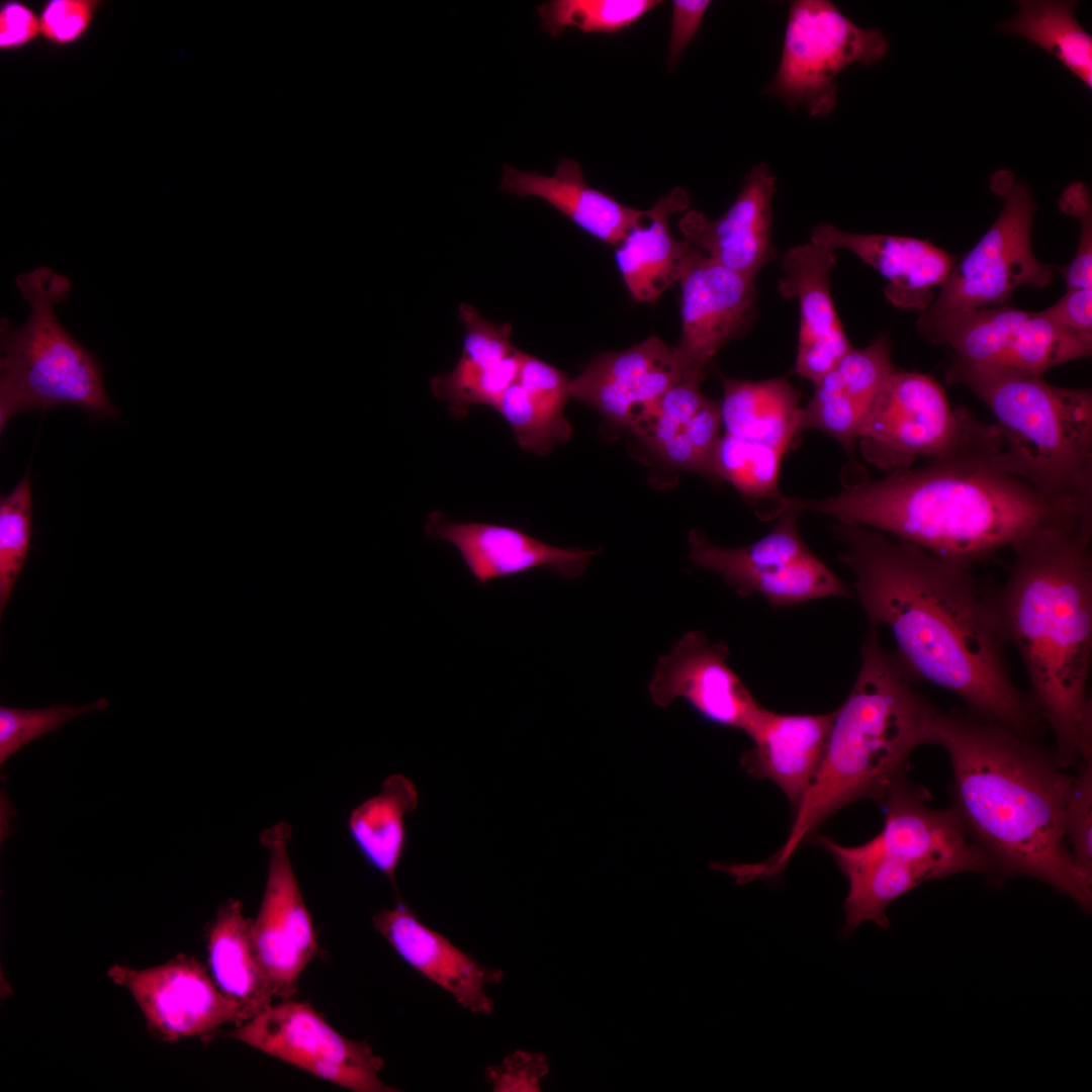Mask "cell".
<instances>
[{
  "label": "cell",
  "instance_id": "obj_1",
  "mask_svg": "<svg viewBox=\"0 0 1092 1092\" xmlns=\"http://www.w3.org/2000/svg\"><path fill=\"white\" fill-rule=\"evenodd\" d=\"M839 561L871 627H885L915 682L960 698L967 709L1023 735L1044 728L1015 684L994 587L967 568L877 530L836 522Z\"/></svg>",
  "mask_w": 1092,
  "mask_h": 1092
},
{
  "label": "cell",
  "instance_id": "obj_2",
  "mask_svg": "<svg viewBox=\"0 0 1092 1092\" xmlns=\"http://www.w3.org/2000/svg\"><path fill=\"white\" fill-rule=\"evenodd\" d=\"M933 745L951 766L950 806L985 857L987 878L1044 883L1089 914L1092 887L1077 873L1064 836L1073 776L1039 738L968 709H938Z\"/></svg>",
  "mask_w": 1092,
  "mask_h": 1092
},
{
  "label": "cell",
  "instance_id": "obj_3",
  "mask_svg": "<svg viewBox=\"0 0 1092 1092\" xmlns=\"http://www.w3.org/2000/svg\"><path fill=\"white\" fill-rule=\"evenodd\" d=\"M1000 458L926 463L862 479L823 498L784 495L780 508L868 527L967 568L1038 529L1092 519L1043 495L1007 471Z\"/></svg>",
  "mask_w": 1092,
  "mask_h": 1092
},
{
  "label": "cell",
  "instance_id": "obj_4",
  "mask_svg": "<svg viewBox=\"0 0 1092 1092\" xmlns=\"http://www.w3.org/2000/svg\"><path fill=\"white\" fill-rule=\"evenodd\" d=\"M1092 521L1036 530L1011 546L1006 580L994 587L1009 645L1019 653L1028 698L1067 768L1092 761Z\"/></svg>",
  "mask_w": 1092,
  "mask_h": 1092
},
{
  "label": "cell",
  "instance_id": "obj_5",
  "mask_svg": "<svg viewBox=\"0 0 1092 1092\" xmlns=\"http://www.w3.org/2000/svg\"><path fill=\"white\" fill-rule=\"evenodd\" d=\"M860 655L854 685L835 710L820 765L794 810L788 838L768 859L746 863L751 881L783 873L799 846L846 805L862 799L882 803L906 779L913 751L933 745L938 708L914 687L877 628H870Z\"/></svg>",
  "mask_w": 1092,
  "mask_h": 1092
},
{
  "label": "cell",
  "instance_id": "obj_6",
  "mask_svg": "<svg viewBox=\"0 0 1092 1092\" xmlns=\"http://www.w3.org/2000/svg\"><path fill=\"white\" fill-rule=\"evenodd\" d=\"M948 384L969 388L991 412L1001 463L1043 495L1092 514V391L1042 376L982 372L951 362Z\"/></svg>",
  "mask_w": 1092,
  "mask_h": 1092
},
{
  "label": "cell",
  "instance_id": "obj_7",
  "mask_svg": "<svg viewBox=\"0 0 1092 1092\" xmlns=\"http://www.w3.org/2000/svg\"><path fill=\"white\" fill-rule=\"evenodd\" d=\"M14 284L29 314L20 327L0 320V431L19 413L62 405L81 407L94 419H117L101 362L57 316L71 280L39 266L19 273Z\"/></svg>",
  "mask_w": 1092,
  "mask_h": 1092
},
{
  "label": "cell",
  "instance_id": "obj_8",
  "mask_svg": "<svg viewBox=\"0 0 1092 1092\" xmlns=\"http://www.w3.org/2000/svg\"><path fill=\"white\" fill-rule=\"evenodd\" d=\"M866 459L888 472L926 463L999 455L995 424L966 408H952L941 385L927 374L896 370L871 404L858 434Z\"/></svg>",
  "mask_w": 1092,
  "mask_h": 1092
},
{
  "label": "cell",
  "instance_id": "obj_9",
  "mask_svg": "<svg viewBox=\"0 0 1092 1092\" xmlns=\"http://www.w3.org/2000/svg\"><path fill=\"white\" fill-rule=\"evenodd\" d=\"M991 190L1003 198L997 219L977 245L954 263L936 298L918 320L934 321L1006 304L1020 286L1044 288L1054 267L1034 255L1031 229L1036 204L1027 184L1008 170L990 176Z\"/></svg>",
  "mask_w": 1092,
  "mask_h": 1092
},
{
  "label": "cell",
  "instance_id": "obj_10",
  "mask_svg": "<svg viewBox=\"0 0 1092 1092\" xmlns=\"http://www.w3.org/2000/svg\"><path fill=\"white\" fill-rule=\"evenodd\" d=\"M888 51L878 28H862L827 0L790 5L780 65L765 91L789 106L826 116L837 100L835 78L846 67L873 65Z\"/></svg>",
  "mask_w": 1092,
  "mask_h": 1092
},
{
  "label": "cell",
  "instance_id": "obj_11",
  "mask_svg": "<svg viewBox=\"0 0 1092 1092\" xmlns=\"http://www.w3.org/2000/svg\"><path fill=\"white\" fill-rule=\"evenodd\" d=\"M800 514L784 510L766 535L737 548L714 545L693 529L688 536L689 556L699 567L719 573L739 597L756 594L774 608L852 597L847 584L804 541L798 529Z\"/></svg>",
  "mask_w": 1092,
  "mask_h": 1092
},
{
  "label": "cell",
  "instance_id": "obj_12",
  "mask_svg": "<svg viewBox=\"0 0 1092 1092\" xmlns=\"http://www.w3.org/2000/svg\"><path fill=\"white\" fill-rule=\"evenodd\" d=\"M354 1092H393L384 1061L366 1041L345 1037L307 1002L283 999L224 1035Z\"/></svg>",
  "mask_w": 1092,
  "mask_h": 1092
},
{
  "label": "cell",
  "instance_id": "obj_13",
  "mask_svg": "<svg viewBox=\"0 0 1092 1092\" xmlns=\"http://www.w3.org/2000/svg\"><path fill=\"white\" fill-rule=\"evenodd\" d=\"M106 974L131 995L148 1031L165 1042L193 1037L208 1042L223 1024L237 1026L250 1018L217 988L208 969L193 956L179 953L145 969L115 964Z\"/></svg>",
  "mask_w": 1092,
  "mask_h": 1092
},
{
  "label": "cell",
  "instance_id": "obj_14",
  "mask_svg": "<svg viewBox=\"0 0 1092 1092\" xmlns=\"http://www.w3.org/2000/svg\"><path fill=\"white\" fill-rule=\"evenodd\" d=\"M291 827L279 822L266 828L261 843L268 851L265 889L252 921L255 947L277 998L289 999L317 952L312 920L290 856Z\"/></svg>",
  "mask_w": 1092,
  "mask_h": 1092
},
{
  "label": "cell",
  "instance_id": "obj_15",
  "mask_svg": "<svg viewBox=\"0 0 1092 1092\" xmlns=\"http://www.w3.org/2000/svg\"><path fill=\"white\" fill-rule=\"evenodd\" d=\"M678 282L681 333L672 351L680 380L700 383L712 358L744 328L754 306V279L691 246Z\"/></svg>",
  "mask_w": 1092,
  "mask_h": 1092
},
{
  "label": "cell",
  "instance_id": "obj_16",
  "mask_svg": "<svg viewBox=\"0 0 1092 1092\" xmlns=\"http://www.w3.org/2000/svg\"><path fill=\"white\" fill-rule=\"evenodd\" d=\"M728 646L699 630L687 632L658 658L648 691L654 704L685 699L707 721L746 734L762 707L729 666Z\"/></svg>",
  "mask_w": 1092,
  "mask_h": 1092
},
{
  "label": "cell",
  "instance_id": "obj_17",
  "mask_svg": "<svg viewBox=\"0 0 1092 1092\" xmlns=\"http://www.w3.org/2000/svg\"><path fill=\"white\" fill-rule=\"evenodd\" d=\"M679 380L672 348L650 336L626 350L595 357L570 380L569 392L611 423L638 436L664 393Z\"/></svg>",
  "mask_w": 1092,
  "mask_h": 1092
},
{
  "label": "cell",
  "instance_id": "obj_18",
  "mask_svg": "<svg viewBox=\"0 0 1092 1092\" xmlns=\"http://www.w3.org/2000/svg\"><path fill=\"white\" fill-rule=\"evenodd\" d=\"M424 529L430 538L452 544L479 584L537 568L574 579L599 553L556 547L508 525L450 521L440 511L428 515Z\"/></svg>",
  "mask_w": 1092,
  "mask_h": 1092
},
{
  "label": "cell",
  "instance_id": "obj_19",
  "mask_svg": "<svg viewBox=\"0 0 1092 1092\" xmlns=\"http://www.w3.org/2000/svg\"><path fill=\"white\" fill-rule=\"evenodd\" d=\"M371 921L405 964L449 993L461 1007L483 1015L493 1012L494 1002L486 989L502 983V970L483 966L458 948L425 924L400 898L392 907L377 911Z\"/></svg>",
  "mask_w": 1092,
  "mask_h": 1092
},
{
  "label": "cell",
  "instance_id": "obj_20",
  "mask_svg": "<svg viewBox=\"0 0 1092 1092\" xmlns=\"http://www.w3.org/2000/svg\"><path fill=\"white\" fill-rule=\"evenodd\" d=\"M835 254L809 243L791 248L782 261L779 291L799 304L800 327L795 372L816 383L852 348L835 309L830 273Z\"/></svg>",
  "mask_w": 1092,
  "mask_h": 1092
},
{
  "label": "cell",
  "instance_id": "obj_21",
  "mask_svg": "<svg viewBox=\"0 0 1092 1092\" xmlns=\"http://www.w3.org/2000/svg\"><path fill=\"white\" fill-rule=\"evenodd\" d=\"M776 177L763 163L755 165L730 207L711 219L690 210L678 229L693 248L722 266L755 279L770 259L771 201Z\"/></svg>",
  "mask_w": 1092,
  "mask_h": 1092
},
{
  "label": "cell",
  "instance_id": "obj_22",
  "mask_svg": "<svg viewBox=\"0 0 1092 1092\" xmlns=\"http://www.w3.org/2000/svg\"><path fill=\"white\" fill-rule=\"evenodd\" d=\"M810 242L831 251L853 253L888 280L886 297L901 308L927 309L934 300V290L942 287L954 265L951 255L928 241L849 233L830 223L818 224Z\"/></svg>",
  "mask_w": 1092,
  "mask_h": 1092
},
{
  "label": "cell",
  "instance_id": "obj_23",
  "mask_svg": "<svg viewBox=\"0 0 1092 1092\" xmlns=\"http://www.w3.org/2000/svg\"><path fill=\"white\" fill-rule=\"evenodd\" d=\"M463 349L455 367L431 379L434 396L448 404L457 420L473 405L493 407L516 380L523 352L511 342L512 325L494 324L469 303L459 305Z\"/></svg>",
  "mask_w": 1092,
  "mask_h": 1092
},
{
  "label": "cell",
  "instance_id": "obj_24",
  "mask_svg": "<svg viewBox=\"0 0 1092 1092\" xmlns=\"http://www.w3.org/2000/svg\"><path fill=\"white\" fill-rule=\"evenodd\" d=\"M895 371L886 336L864 348L852 347L831 371L814 383V394L802 412L803 431L815 429L826 433L854 460L864 417Z\"/></svg>",
  "mask_w": 1092,
  "mask_h": 1092
},
{
  "label": "cell",
  "instance_id": "obj_25",
  "mask_svg": "<svg viewBox=\"0 0 1092 1092\" xmlns=\"http://www.w3.org/2000/svg\"><path fill=\"white\" fill-rule=\"evenodd\" d=\"M834 715L783 714L762 707L747 733L753 747L743 754L741 765L751 776L774 782L795 810L820 765Z\"/></svg>",
  "mask_w": 1092,
  "mask_h": 1092
},
{
  "label": "cell",
  "instance_id": "obj_26",
  "mask_svg": "<svg viewBox=\"0 0 1092 1092\" xmlns=\"http://www.w3.org/2000/svg\"><path fill=\"white\" fill-rule=\"evenodd\" d=\"M699 384L679 380L672 385L637 437L668 465L716 481L713 457L721 437L720 404Z\"/></svg>",
  "mask_w": 1092,
  "mask_h": 1092
},
{
  "label": "cell",
  "instance_id": "obj_27",
  "mask_svg": "<svg viewBox=\"0 0 1092 1092\" xmlns=\"http://www.w3.org/2000/svg\"><path fill=\"white\" fill-rule=\"evenodd\" d=\"M689 203L687 191L674 188L651 208L642 210L615 247L617 266L634 300L653 303L679 280L691 245L672 236L668 217Z\"/></svg>",
  "mask_w": 1092,
  "mask_h": 1092
},
{
  "label": "cell",
  "instance_id": "obj_28",
  "mask_svg": "<svg viewBox=\"0 0 1092 1092\" xmlns=\"http://www.w3.org/2000/svg\"><path fill=\"white\" fill-rule=\"evenodd\" d=\"M500 189L543 199L581 230L614 247L642 213L589 186L580 165L572 159H562L551 176L505 165Z\"/></svg>",
  "mask_w": 1092,
  "mask_h": 1092
},
{
  "label": "cell",
  "instance_id": "obj_29",
  "mask_svg": "<svg viewBox=\"0 0 1092 1092\" xmlns=\"http://www.w3.org/2000/svg\"><path fill=\"white\" fill-rule=\"evenodd\" d=\"M569 383L562 371L523 352L516 380L492 407L522 449L544 456L571 438L572 428L563 414Z\"/></svg>",
  "mask_w": 1092,
  "mask_h": 1092
},
{
  "label": "cell",
  "instance_id": "obj_30",
  "mask_svg": "<svg viewBox=\"0 0 1092 1092\" xmlns=\"http://www.w3.org/2000/svg\"><path fill=\"white\" fill-rule=\"evenodd\" d=\"M252 921L245 916L241 901L229 899L218 907L205 933L207 969L213 982L250 1018L275 997L254 944Z\"/></svg>",
  "mask_w": 1092,
  "mask_h": 1092
},
{
  "label": "cell",
  "instance_id": "obj_31",
  "mask_svg": "<svg viewBox=\"0 0 1092 1092\" xmlns=\"http://www.w3.org/2000/svg\"><path fill=\"white\" fill-rule=\"evenodd\" d=\"M726 435L787 453L803 431L800 394L783 377L764 380L723 378L719 402Z\"/></svg>",
  "mask_w": 1092,
  "mask_h": 1092
},
{
  "label": "cell",
  "instance_id": "obj_32",
  "mask_svg": "<svg viewBox=\"0 0 1092 1092\" xmlns=\"http://www.w3.org/2000/svg\"><path fill=\"white\" fill-rule=\"evenodd\" d=\"M811 839L828 850L847 879L843 936L852 934L867 921L889 928L888 907L924 882L935 880L930 871L921 867L868 854L856 846H843L816 833Z\"/></svg>",
  "mask_w": 1092,
  "mask_h": 1092
},
{
  "label": "cell",
  "instance_id": "obj_33",
  "mask_svg": "<svg viewBox=\"0 0 1092 1092\" xmlns=\"http://www.w3.org/2000/svg\"><path fill=\"white\" fill-rule=\"evenodd\" d=\"M416 785L401 774L386 778L378 794L356 806L347 820L350 839L361 857L384 876L400 898L396 871L407 845L406 816L416 811Z\"/></svg>",
  "mask_w": 1092,
  "mask_h": 1092
},
{
  "label": "cell",
  "instance_id": "obj_34",
  "mask_svg": "<svg viewBox=\"0 0 1092 1092\" xmlns=\"http://www.w3.org/2000/svg\"><path fill=\"white\" fill-rule=\"evenodd\" d=\"M1017 14L1000 30L1017 34L1053 55L1092 87V37L1075 16L1074 1H1019Z\"/></svg>",
  "mask_w": 1092,
  "mask_h": 1092
},
{
  "label": "cell",
  "instance_id": "obj_35",
  "mask_svg": "<svg viewBox=\"0 0 1092 1092\" xmlns=\"http://www.w3.org/2000/svg\"><path fill=\"white\" fill-rule=\"evenodd\" d=\"M785 455L774 447L723 434L713 457L716 481L725 480L745 499L760 504L762 520L772 519L783 495L779 478Z\"/></svg>",
  "mask_w": 1092,
  "mask_h": 1092
},
{
  "label": "cell",
  "instance_id": "obj_36",
  "mask_svg": "<svg viewBox=\"0 0 1092 1092\" xmlns=\"http://www.w3.org/2000/svg\"><path fill=\"white\" fill-rule=\"evenodd\" d=\"M657 0H553L538 6L543 30L561 35L567 27L582 32L614 33L661 4Z\"/></svg>",
  "mask_w": 1092,
  "mask_h": 1092
},
{
  "label": "cell",
  "instance_id": "obj_37",
  "mask_svg": "<svg viewBox=\"0 0 1092 1092\" xmlns=\"http://www.w3.org/2000/svg\"><path fill=\"white\" fill-rule=\"evenodd\" d=\"M32 496L28 473L0 498V614L3 613L29 549Z\"/></svg>",
  "mask_w": 1092,
  "mask_h": 1092
},
{
  "label": "cell",
  "instance_id": "obj_38",
  "mask_svg": "<svg viewBox=\"0 0 1092 1092\" xmlns=\"http://www.w3.org/2000/svg\"><path fill=\"white\" fill-rule=\"evenodd\" d=\"M109 703L100 698L86 705H54L37 709L0 707V763L41 735L60 729L69 720L105 709Z\"/></svg>",
  "mask_w": 1092,
  "mask_h": 1092
},
{
  "label": "cell",
  "instance_id": "obj_39",
  "mask_svg": "<svg viewBox=\"0 0 1092 1092\" xmlns=\"http://www.w3.org/2000/svg\"><path fill=\"white\" fill-rule=\"evenodd\" d=\"M1076 767L1064 812V836L1077 873L1092 887V761Z\"/></svg>",
  "mask_w": 1092,
  "mask_h": 1092
},
{
  "label": "cell",
  "instance_id": "obj_40",
  "mask_svg": "<svg viewBox=\"0 0 1092 1092\" xmlns=\"http://www.w3.org/2000/svg\"><path fill=\"white\" fill-rule=\"evenodd\" d=\"M1059 205L1061 210L1081 220L1078 249L1072 262L1065 268L1067 290L1092 287V208L1090 194L1082 182L1071 183L1063 192Z\"/></svg>",
  "mask_w": 1092,
  "mask_h": 1092
},
{
  "label": "cell",
  "instance_id": "obj_41",
  "mask_svg": "<svg viewBox=\"0 0 1092 1092\" xmlns=\"http://www.w3.org/2000/svg\"><path fill=\"white\" fill-rule=\"evenodd\" d=\"M549 1073L550 1062L545 1054L517 1050L500 1064L489 1066L484 1076L494 1092H540Z\"/></svg>",
  "mask_w": 1092,
  "mask_h": 1092
},
{
  "label": "cell",
  "instance_id": "obj_42",
  "mask_svg": "<svg viewBox=\"0 0 1092 1092\" xmlns=\"http://www.w3.org/2000/svg\"><path fill=\"white\" fill-rule=\"evenodd\" d=\"M87 0H52L40 14V33L55 44L75 42L87 30L96 7Z\"/></svg>",
  "mask_w": 1092,
  "mask_h": 1092
},
{
  "label": "cell",
  "instance_id": "obj_43",
  "mask_svg": "<svg viewBox=\"0 0 1092 1092\" xmlns=\"http://www.w3.org/2000/svg\"><path fill=\"white\" fill-rule=\"evenodd\" d=\"M711 2L709 0H674L667 54V67L673 70L684 50L698 32Z\"/></svg>",
  "mask_w": 1092,
  "mask_h": 1092
},
{
  "label": "cell",
  "instance_id": "obj_44",
  "mask_svg": "<svg viewBox=\"0 0 1092 1092\" xmlns=\"http://www.w3.org/2000/svg\"><path fill=\"white\" fill-rule=\"evenodd\" d=\"M1039 312L1061 327L1092 337V287L1067 290L1056 303Z\"/></svg>",
  "mask_w": 1092,
  "mask_h": 1092
},
{
  "label": "cell",
  "instance_id": "obj_45",
  "mask_svg": "<svg viewBox=\"0 0 1092 1092\" xmlns=\"http://www.w3.org/2000/svg\"><path fill=\"white\" fill-rule=\"evenodd\" d=\"M40 32L39 18L20 2H7L0 11V47L4 50L22 47Z\"/></svg>",
  "mask_w": 1092,
  "mask_h": 1092
}]
</instances>
